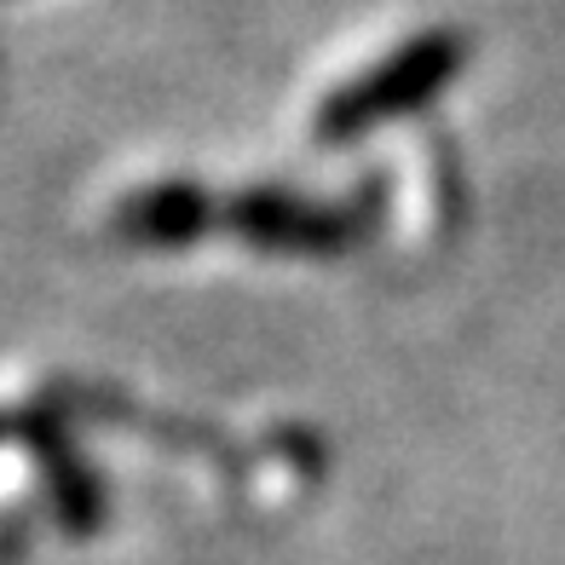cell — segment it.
Returning <instances> with one entry per match:
<instances>
[{
  "label": "cell",
  "mask_w": 565,
  "mask_h": 565,
  "mask_svg": "<svg viewBox=\"0 0 565 565\" xmlns=\"http://www.w3.org/2000/svg\"><path fill=\"white\" fill-rule=\"evenodd\" d=\"M23 445H30V456L41 461V473H46V497H53V513H58V525L70 536H87L98 531V520H105V491H98V473L87 468L82 456L70 450L64 439V427L53 409H23L18 422H7Z\"/></svg>",
  "instance_id": "cell-3"
},
{
  "label": "cell",
  "mask_w": 565,
  "mask_h": 565,
  "mask_svg": "<svg viewBox=\"0 0 565 565\" xmlns=\"http://www.w3.org/2000/svg\"><path fill=\"white\" fill-rule=\"evenodd\" d=\"M214 220H220V202L196 179H157V185L121 196V209H116V231L145 248H185Z\"/></svg>",
  "instance_id": "cell-4"
},
{
  "label": "cell",
  "mask_w": 565,
  "mask_h": 565,
  "mask_svg": "<svg viewBox=\"0 0 565 565\" xmlns=\"http://www.w3.org/2000/svg\"><path fill=\"white\" fill-rule=\"evenodd\" d=\"M461 64H468V41H461L456 30L416 35L409 46L381 58L375 70H364L358 82H347V87H335L323 98V110L312 121L318 139L323 145H352V139L375 134V127L398 121V116L427 110L433 98L461 75Z\"/></svg>",
  "instance_id": "cell-1"
},
{
  "label": "cell",
  "mask_w": 565,
  "mask_h": 565,
  "mask_svg": "<svg viewBox=\"0 0 565 565\" xmlns=\"http://www.w3.org/2000/svg\"><path fill=\"white\" fill-rule=\"evenodd\" d=\"M225 231H237L243 243L271 248V254H341L370 231V220L358 209H329V202H306L295 191L254 185L237 191L220 209Z\"/></svg>",
  "instance_id": "cell-2"
},
{
  "label": "cell",
  "mask_w": 565,
  "mask_h": 565,
  "mask_svg": "<svg viewBox=\"0 0 565 565\" xmlns=\"http://www.w3.org/2000/svg\"><path fill=\"white\" fill-rule=\"evenodd\" d=\"M12 554H18V525L0 531V565H12Z\"/></svg>",
  "instance_id": "cell-5"
}]
</instances>
